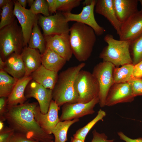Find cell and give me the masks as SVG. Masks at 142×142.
<instances>
[{
    "instance_id": "cell-1",
    "label": "cell",
    "mask_w": 142,
    "mask_h": 142,
    "mask_svg": "<svg viewBox=\"0 0 142 142\" xmlns=\"http://www.w3.org/2000/svg\"><path fill=\"white\" fill-rule=\"evenodd\" d=\"M38 105L36 102H25L14 106L7 105L4 117L9 127L15 132L24 134L39 142H50L53 136L45 132L35 118V110Z\"/></svg>"
},
{
    "instance_id": "cell-2",
    "label": "cell",
    "mask_w": 142,
    "mask_h": 142,
    "mask_svg": "<svg viewBox=\"0 0 142 142\" xmlns=\"http://www.w3.org/2000/svg\"><path fill=\"white\" fill-rule=\"evenodd\" d=\"M82 63L60 72L53 90V100L60 107L66 103H78L79 96L75 86L76 77L85 65Z\"/></svg>"
},
{
    "instance_id": "cell-3",
    "label": "cell",
    "mask_w": 142,
    "mask_h": 142,
    "mask_svg": "<svg viewBox=\"0 0 142 142\" xmlns=\"http://www.w3.org/2000/svg\"><path fill=\"white\" fill-rule=\"evenodd\" d=\"M96 34L90 26L75 22L70 28V41L73 54L79 62L90 57L96 40Z\"/></svg>"
},
{
    "instance_id": "cell-4",
    "label": "cell",
    "mask_w": 142,
    "mask_h": 142,
    "mask_svg": "<svg viewBox=\"0 0 142 142\" xmlns=\"http://www.w3.org/2000/svg\"><path fill=\"white\" fill-rule=\"evenodd\" d=\"M104 39L108 45L99 54V57L103 61L111 63L116 67L133 64L130 51V41L117 40L109 34H106Z\"/></svg>"
},
{
    "instance_id": "cell-5",
    "label": "cell",
    "mask_w": 142,
    "mask_h": 142,
    "mask_svg": "<svg viewBox=\"0 0 142 142\" xmlns=\"http://www.w3.org/2000/svg\"><path fill=\"white\" fill-rule=\"evenodd\" d=\"M0 29V57L4 61L13 53L21 54L24 47V37L16 20Z\"/></svg>"
},
{
    "instance_id": "cell-6",
    "label": "cell",
    "mask_w": 142,
    "mask_h": 142,
    "mask_svg": "<svg viewBox=\"0 0 142 142\" xmlns=\"http://www.w3.org/2000/svg\"><path fill=\"white\" fill-rule=\"evenodd\" d=\"M115 66L111 63L103 61L97 64L92 73L96 79L99 86L98 97L100 106H105V102L108 92L114 83L113 71Z\"/></svg>"
},
{
    "instance_id": "cell-7",
    "label": "cell",
    "mask_w": 142,
    "mask_h": 142,
    "mask_svg": "<svg viewBox=\"0 0 142 142\" xmlns=\"http://www.w3.org/2000/svg\"><path fill=\"white\" fill-rule=\"evenodd\" d=\"M75 86L79 96L78 103H86L98 97V82L92 73L82 69L75 79Z\"/></svg>"
},
{
    "instance_id": "cell-8",
    "label": "cell",
    "mask_w": 142,
    "mask_h": 142,
    "mask_svg": "<svg viewBox=\"0 0 142 142\" xmlns=\"http://www.w3.org/2000/svg\"><path fill=\"white\" fill-rule=\"evenodd\" d=\"M68 22L62 13L60 11L48 16H38V23L44 36L69 34Z\"/></svg>"
},
{
    "instance_id": "cell-9",
    "label": "cell",
    "mask_w": 142,
    "mask_h": 142,
    "mask_svg": "<svg viewBox=\"0 0 142 142\" xmlns=\"http://www.w3.org/2000/svg\"><path fill=\"white\" fill-rule=\"evenodd\" d=\"M99 103V100L98 97L86 103L65 104L62 105V114L59 118L60 120H71L92 114L95 112L94 107Z\"/></svg>"
},
{
    "instance_id": "cell-10",
    "label": "cell",
    "mask_w": 142,
    "mask_h": 142,
    "mask_svg": "<svg viewBox=\"0 0 142 142\" xmlns=\"http://www.w3.org/2000/svg\"><path fill=\"white\" fill-rule=\"evenodd\" d=\"M13 1L14 14L21 25L24 37V47H27L34 25L38 21V16L34 14L30 9L22 7L17 0Z\"/></svg>"
},
{
    "instance_id": "cell-11",
    "label": "cell",
    "mask_w": 142,
    "mask_h": 142,
    "mask_svg": "<svg viewBox=\"0 0 142 142\" xmlns=\"http://www.w3.org/2000/svg\"><path fill=\"white\" fill-rule=\"evenodd\" d=\"M97 1L93 0L91 4L83 7L82 11L79 14L62 13L68 22L74 21L85 24L91 27L96 35H102L105 30L98 24L95 18L94 9Z\"/></svg>"
},
{
    "instance_id": "cell-12",
    "label": "cell",
    "mask_w": 142,
    "mask_h": 142,
    "mask_svg": "<svg viewBox=\"0 0 142 142\" xmlns=\"http://www.w3.org/2000/svg\"><path fill=\"white\" fill-rule=\"evenodd\" d=\"M53 90L46 88L32 80L26 89L25 95L27 99L33 98L37 101L40 111L43 114L47 113L53 99Z\"/></svg>"
},
{
    "instance_id": "cell-13",
    "label": "cell",
    "mask_w": 142,
    "mask_h": 142,
    "mask_svg": "<svg viewBox=\"0 0 142 142\" xmlns=\"http://www.w3.org/2000/svg\"><path fill=\"white\" fill-rule=\"evenodd\" d=\"M59 110L60 107L53 99L47 113H42L39 105L36 108L34 112L35 119L40 127L47 133L52 134L53 130L60 121L58 115Z\"/></svg>"
},
{
    "instance_id": "cell-14",
    "label": "cell",
    "mask_w": 142,
    "mask_h": 142,
    "mask_svg": "<svg viewBox=\"0 0 142 142\" xmlns=\"http://www.w3.org/2000/svg\"><path fill=\"white\" fill-rule=\"evenodd\" d=\"M142 35V8L122 24L119 40L131 42Z\"/></svg>"
},
{
    "instance_id": "cell-15",
    "label": "cell",
    "mask_w": 142,
    "mask_h": 142,
    "mask_svg": "<svg viewBox=\"0 0 142 142\" xmlns=\"http://www.w3.org/2000/svg\"><path fill=\"white\" fill-rule=\"evenodd\" d=\"M134 98L131 87L128 82L115 83L108 92L105 106H111L119 103L131 102Z\"/></svg>"
},
{
    "instance_id": "cell-16",
    "label": "cell",
    "mask_w": 142,
    "mask_h": 142,
    "mask_svg": "<svg viewBox=\"0 0 142 142\" xmlns=\"http://www.w3.org/2000/svg\"><path fill=\"white\" fill-rule=\"evenodd\" d=\"M46 48H49L69 61L73 54L69 34L44 36Z\"/></svg>"
},
{
    "instance_id": "cell-17",
    "label": "cell",
    "mask_w": 142,
    "mask_h": 142,
    "mask_svg": "<svg viewBox=\"0 0 142 142\" xmlns=\"http://www.w3.org/2000/svg\"><path fill=\"white\" fill-rule=\"evenodd\" d=\"M95 12L105 17L119 34L122 23L118 19L115 12L113 0H98Z\"/></svg>"
},
{
    "instance_id": "cell-18",
    "label": "cell",
    "mask_w": 142,
    "mask_h": 142,
    "mask_svg": "<svg viewBox=\"0 0 142 142\" xmlns=\"http://www.w3.org/2000/svg\"><path fill=\"white\" fill-rule=\"evenodd\" d=\"M0 70L17 79L24 76L26 68L21 54L14 53L11 54L4 61L3 68Z\"/></svg>"
},
{
    "instance_id": "cell-19",
    "label": "cell",
    "mask_w": 142,
    "mask_h": 142,
    "mask_svg": "<svg viewBox=\"0 0 142 142\" xmlns=\"http://www.w3.org/2000/svg\"><path fill=\"white\" fill-rule=\"evenodd\" d=\"M21 55L26 68L25 76H29L42 65V54L38 50L24 47Z\"/></svg>"
},
{
    "instance_id": "cell-20",
    "label": "cell",
    "mask_w": 142,
    "mask_h": 142,
    "mask_svg": "<svg viewBox=\"0 0 142 142\" xmlns=\"http://www.w3.org/2000/svg\"><path fill=\"white\" fill-rule=\"evenodd\" d=\"M116 17L122 23L139 10L138 0H113Z\"/></svg>"
},
{
    "instance_id": "cell-21",
    "label": "cell",
    "mask_w": 142,
    "mask_h": 142,
    "mask_svg": "<svg viewBox=\"0 0 142 142\" xmlns=\"http://www.w3.org/2000/svg\"><path fill=\"white\" fill-rule=\"evenodd\" d=\"M32 80L31 75L24 76L18 80L12 92L7 98V105H16L26 102L27 99L25 95V90Z\"/></svg>"
},
{
    "instance_id": "cell-22",
    "label": "cell",
    "mask_w": 142,
    "mask_h": 142,
    "mask_svg": "<svg viewBox=\"0 0 142 142\" xmlns=\"http://www.w3.org/2000/svg\"><path fill=\"white\" fill-rule=\"evenodd\" d=\"M58 72L48 69L42 64L31 74L32 80L53 90L57 80Z\"/></svg>"
},
{
    "instance_id": "cell-23",
    "label": "cell",
    "mask_w": 142,
    "mask_h": 142,
    "mask_svg": "<svg viewBox=\"0 0 142 142\" xmlns=\"http://www.w3.org/2000/svg\"><path fill=\"white\" fill-rule=\"evenodd\" d=\"M67 62L63 58L49 48H46L42 55V64L51 71L58 72Z\"/></svg>"
},
{
    "instance_id": "cell-24",
    "label": "cell",
    "mask_w": 142,
    "mask_h": 142,
    "mask_svg": "<svg viewBox=\"0 0 142 142\" xmlns=\"http://www.w3.org/2000/svg\"><path fill=\"white\" fill-rule=\"evenodd\" d=\"M38 24L37 21L33 27L28 43V47L38 50L42 55L46 49V42L44 36L39 28Z\"/></svg>"
},
{
    "instance_id": "cell-25",
    "label": "cell",
    "mask_w": 142,
    "mask_h": 142,
    "mask_svg": "<svg viewBox=\"0 0 142 142\" xmlns=\"http://www.w3.org/2000/svg\"><path fill=\"white\" fill-rule=\"evenodd\" d=\"M134 67L133 64H125L119 68L115 67L113 71L114 83H127L134 78Z\"/></svg>"
},
{
    "instance_id": "cell-26",
    "label": "cell",
    "mask_w": 142,
    "mask_h": 142,
    "mask_svg": "<svg viewBox=\"0 0 142 142\" xmlns=\"http://www.w3.org/2000/svg\"><path fill=\"white\" fill-rule=\"evenodd\" d=\"M18 80L4 70H0V97L8 98Z\"/></svg>"
},
{
    "instance_id": "cell-27",
    "label": "cell",
    "mask_w": 142,
    "mask_h": 142,
    "mask_svg": "<svg viewBox=\"0 0 142 142\" xmlns=\"http://www.w3.org/2000/svg\"><path fill=\"white\" fill-rule=\"evenodd\" d=\"M79 119L71 120L60 121L53 130L54 142H66L67 141V134L70 127L74 123L78 121Z\"/></svg>"
},
{
    "instance_id": "cell-28",
    "label": "cell",
    "mask_w": 142,
    "mask_h": 142,
    "mask_svg": "<svg viewBox=\"0 0 142 142\" xmlns=\"http://www.w3.org/2000/svg\"><path fill=\"white\" fill-rule=\"evenodd\" d=\"M106 115L105 112L100 109L95 117L84 126L77 130L73 135V137L85 141L87 135L91 129L99 121H103Z\"/></svg>"
},
{
    "instance_id": "cell-29",
    "label": "cell",
    "mask_w": 142,
    "mask_h": 142,
    "mask_svg": "<svg viewBox=\"0 0 142 142\" xmlns=\"http://www.w3.org/2000/svg\"><path fill=\"white\" fill-rule=\"evenodd\" d=\"M13 1L9 0L7 4L1 8L0 29L12 23L16 17L14 13Z\"/></svg>"
},
{
    "instance_id": "cell-30",
    "label": "cell",
    "mask_w": 142,
    "mask_h": 142,
    "mask_svg": "<svg viewBox=\"0 0 142 142\" xmlns=\"http://www.w3.org/2000/svg\"><path fill=\"white\" fill-rule=\"evenodd\" d=\"M130 51L133 65L142 60V35L130 42Z\"/></svg>"
},
{
    "instance_id": "cell-31",
    "label": "cell",
    "mask_w": 142,
    "mask_h": 142,
    "mask_svg": "<svg viewBox=\"0 0 142 142\" xmlns=\"http://www.w3.org/2000/svg\"><path fill=\"white\" fill-rule=\"evenodd\" d=\"M81 0H56L57 10L63 13L71 12L79 6Z\"/></svg>"
},
{
    "instance_id": "cell-32",
    "label": "cell",
    "mask_w": 142,
    "mask_h": 142,
    "mask_svg": "<svg viewBox=\"0 0 142 142\" xmlns=\"http://www.w3.org/2000/svg\"><path fill=\"white\" fill-rule=\"evenodd\" d=\"M34 14H42L44 16L50 15L46 0H35L30 9Z\"/></svg>"
},
{
    "instance_id": "cell-33",
    "label": "cell",
    "mask_w": 142,
    "mask_h": 142,
    "mask_svg": "<svg viewBox=\"0 0 142 142\" xmlns=\"http://www.w3.org/2000/svg\"><path fill=\"white\" fill-rule=\"evenodd\" d=\"M130 84L134 97L142 96V78H135L128 82Z\"/></svg>"
},
{
    "instance_id": "cell-34",
    "label": "cell",
    "mask_w": 142,
    "mask_h": 142,
    "mask_svg": "<svg viewBox=\"0 0 142 142\" xmlns=\"http://www.w3.org/2000/svg\"><path fill=\"white\" fill-rule=\"evenodd\" d=\"M8 142H39L23 134L14 132Z\"/></svg>"
},
{
    "instance_id": "cell-35",
    "label": "cell",
    "mask_w": 142,
    "mask_h": 142,
    "mask_svg": "<svg viewBox=\"0 0 142 142\" xmlns=\"http://www.w3.org/2000/svg\"><path fill=\"white\" fill-rule=\"evenodd\" d=\"M93 138L91 142H113L114 139L108 140V137L104 133H99L95 129L92 132Z\"/></svg>"
},
{
    "instance_id": "cell-36",
    "label": "cell",
    "mask_w": 142,
    "mask_h": 142,
    "mask_svg": "<svg viewBox=\"0 0 142 142\" xmlns=\"http://www.w3.org/2000/svg\"><path fill=\"white\" fill-rule=\"evenodd\" d=\"M14 132L9 127L4 128L0 131V142H8Z\"/></svg>"
},
{
    "instance_id": "cell-37",
    "label": "cell",
    "mask_w": 142,
    "mask_h": 142,
    "mask_svg": "<svg viewBox=\"0 0 142 142\" xmlns=\"http://www.w3.org/2000/svg\"><path fill=\"white\" fill-rule=\"evenodd\" d=\"M7 98L1 97L0 98V120H4V116L7 111Z\"/></svg>"
},
{
    "instance_id": "cell-38",
    "label": "cell",
    "mask_w": 142,
    "mask_h": 142,
    "mask_svg": "<svg viewBox=\"0 0 142 142\" xmlns=\"http://www.w3.org/2000/svg\"><path fill=\"white\" fill-rule=\"evenodd\" d=\"M133 75L134 78H142V60L134 65Z\"/></svg>"
},
{
    "instance_id": "cell-39",
    "label": "cell",
    "mask_w": 142,
    "mask_h": 142,
    "mask_svg": "<svg viewBox=\"0 0 142 142\" xmlns=\"http://www.w3.org/2000/svg\"><path fill=\"white\" fill-rule=\"evenodd\" d=\"M117 133L120 139L125 142H142V138L132 139L126 136L121 131Z\"/></svg>"
},
{
    "instance_id": "cell-40",
    "label": "cell",
    "mask_w": 142,
    "mask_h": 142,
    "mask_svg": "<svg viewBox=\"0 0 142 142\" xmlns=\"http://www.w3.org/2000/svg\"><path fill=\"white\" fill-rule=\"evenodd\" d=\"M48 5V10L50 14L56 13L57 12L56 0H47Z\"/></svg>"
},
{
    "instance_id": "cell-41",
    "label": "cell",
    "mask_w": 142,
    "mask_h": 142,
    "mask_svg": "<svg viewBox=\"0 0 142 142\" xmlns=\"http://www.w3.org/2000/svg\"><path fill=\"white\" fill-rule=\"evenodd\" d=\"M17 1L22 7L26 8L27 3V0H18Z\"/></svg>"
},
{
    "instance_id": "cell-42",
    "label": "cell",
    "mask_w": 142,
    "mask_h": 142,
    "mask_svg": "<svg viewBox=\"0 0 142 142\" xmlns=\"http://www.w3.org/2000/svg\"><path fill=\"white\" fill-rule=\"evenodd\" d=\"M9 0H0V7L2 8V7L5 6Z\"/></svg>"
},
{
    "instance_id": "cell-43",
    "label": "cell",
    "mask_w": 142,
    "mask_h": 142,
    "mask_svg": "<svg viewBox=\"0 0 142 142\" xmlns=\"http://www.w3.org/2000/svg\"><path fill=\"white\" fill-rule=\"evenodd\" d=\"M84 141L80 139L72 137L71 138L70 142H84Z\"/></svg>"
},
{
    "instance_id": "cell-44",
    "label": "cell",
    "mask_w": 142,
    "mask_h": 142,
    "mask_svg": "<svg viewBox=\"0 0 142 142\" xmlns=\"http://www.w3.org/2000/svg\"><path fill=\"white\" fill-rule=\"evenodd\" d=\"M93 0H86L82 3L84 6H85L90 5L92 3Z\"/></svg>"
},
{
    "instance_id": "cell-45",
    "label": "cell",
    "mask_w": 142,
    "mask_h": 142,
    "mask_svg": "<svg viewBox=\"0 0 142 142\" xmlns=\"http://www.w3.org/2000/svg\"><path fill=\"white\" fill-rule=\"evenodd\" d=\"M34 1V0H27V3L28 4L29 6L30 7L33 4Z\"/></svg>"
},
{
    "instance_id": "cell-46",
    "label": "cell",
    "mask_w": 142,
    "mask_h": 142,
    "mask_svg": "<svg viewBox=\"0 0 142 142\" xmlns=\"http://www.w3.org/2000/svg\"><path fill=\"white\" fill-rule=\"evenodd\" d=\"M3 121H0V131L2 130L4 128V124Z\"/></svg>"
},
{
    "instance_id": "cell-47",
    "label": "cell",
    "mask_w": 142,
    "mask_h": 142,
    "mask_svg": "<svg viewBox=\"0 0 142 142\" xmlns=\"http://www.w3.org/2000/svg\"><path fill=\"white\" fill-rule=\"evenodd\" d=\"M54 142V141H53V140H52L51 142Z\"/></svg>"
}]
</instances>
